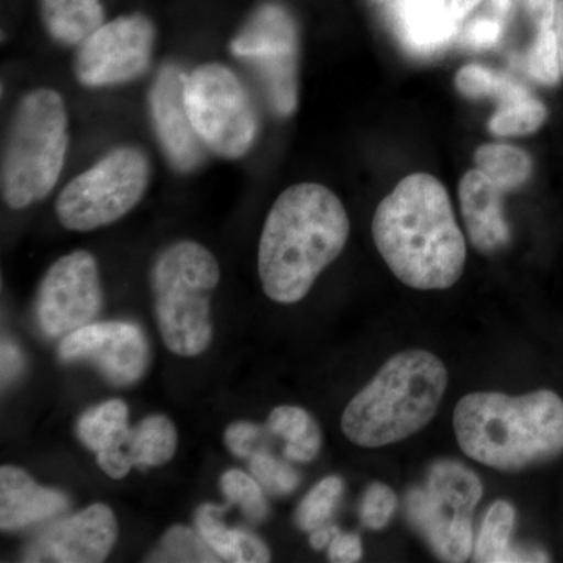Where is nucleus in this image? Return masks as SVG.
I'll return each instance as SVG.
<instances>
[{"mask_svg": "<svg viewBox=\"0 0 563 563\" xmlns=\"http://www.w3.org/2000/svg\"><path fill=\"white\" fill-rule=\"evenodd\" d=\"M228 507L203 504L196 510L195 523L206 542L220 555L222 562L265 563L272 561V553L262 539L244 529L228 528L221 515Z\"/></svg>", "mask_w": 563, "mask_h": 563, "instance_id": "nucleus-18", "label": "nucleus"}, {"mask_svg": "<svg viewBox=\"0 0 563 563\" xmlns=\"http://www.w3.org/2000/svg\"><path fill=\"white\" fill-rule=\"evenodd\" d=\"M47 33L65 46H80L106 20L101 0H41Z\"/></svg>", "mask_w": 563, "mask_h": 563, "instance_id": "nucleus-19", "label": "nucleus"}, {"mask_svg": "<svg viewBox=\"0 0 563 563\" xmlns=\"http://www.w3.org/2000/svg\"><path fill=\"white\" fill-rule=\"evenodd\" d=\"M515 526L512 504L496 501L492 504L477 542L474 544V561L484 563L548 562L542 551L517 550L510 544Z\"/></svg>", "mask_w": 563, "mask_h": 563, "instance_id": "nucleus-21", "label": "nucleus"}, {"mask_svg": "<svg viewBox=\"0 0 563 563\" xmlns=\"http://www.w3.org/2000/svg\"><path fill=\"white\" fill-rule=\"evenodd\" d=\"M506 192L501 185L477 168L470 169L459 185L466 233L473 246L483 254H495L510 243V228L503 209Z\"/></svg>", "mask_w": 563, "mask_h": 563, "instance_id": "nucleus-16", "label": "nucleus"}, {"mask_svg": "<svg viewBox=\"0 0 563 563\" xmlns=\"http://www.w3.org/2000/svg\"><path fill=\"white\" fill-rule=\"evenodd\" d=\"M69 146L68 113L57 91L27 92L14 109L2 154V198L13 210L43 201L60 179Z\"/></svg>", "mask_w": 563, "mask_h": 563, "instance_id": "nucleus-5", "label": "nucleus"}, {"mask_svg": "<svg viewBox=\"0 0 563 563\" xmlns=\"http://www.w3.org/2000/svg\"><path fill=\"white\" fill-rule=\"evenodd\" d=\"M376 2H387V0H376Z\"/></svg>", "mask_w": 563, "mask_h": 563, "instance_id": "nucleus-44", "label": "nucleus"}, {"mask_svg": "<svg viewBox=\"0 0 563 563\" xmlns=\"http://www.w3.org/2000/svg\"><path fill=\"white\" fill-rule=\"evenodd\" d=\"M410 523L446 562L468 561L473 551V515L435 498L428 488H413L406 499Z\"/></svg>", "mask_w": 563, "mask_h": 563, "instance_id": "nucleus-15", "label": "nucleus"}, {"mask_svg": "<svg viewBox=\"0 0 563 563\" xmlns=\"http://www.w3.org/2000/svg\"><path fill=\"white\" fill-rule=\"evenodd\" d=\"M454 431L473 461L499 472H521L563 453V399L550 390L470 393L455 407Z\"/></svg>", "mask_w": 563, "mask_h": 563, "instance_id": "nucleus-3", "label": "nucleus"}, {"mask_svg": "<svg viewBox=\"0 0 563 563\" xmlns=\"http://www.w3.org/2000/svg\"><path fill=\"white\" fill-rule=\"evenodd\" d=\"M220 265L202 244H169L152 266L154 310L163 343L180 357H196L210 346L211 296L220 284Z\"/></svg>", "mask_w": 563, "mask_h": 563, "instance_id": "nucleus-6", "label": "nucleus"}, {"mask_svg": "<svg viewBox=\"0 0 563 563\" xmlns=\"http://www.w3.org/2000/svg\"><path fill=\"white\" fill-rule=\"evenodd\" d=\"M455 87L465 98L496 99L499 107L509 106V103L532 96V92L525 85L518 84L507 74L481 65L463 66L455 76Z\"/></svg>", "mask_w": 563, "mask_h": 563, "instance_id": "nucleus-27", "label": "nucleus"}, {"mask_svg": "<svg viewBox=\"0 0 563 563\" xmlns=\"http://www.w3.org/2000/svg\"><path fill=\"white\" fill-rule=\"evenodd\" d=\"M529 76L544 87H554L561 81L562 65L559 54L558 35L554 29L537 31L531 49L528 54Z\"/></svg>", "mask_w": 563, "mask_h": 563, "instance_id": "nucleus-32", "label": "nucleus"}, {"mask_svg": "<svg viewBox=\"0 0 563 563\" xmlns=\"http://www.w3.org/2000/svg\"><path fill=\"white\" fill-rule=\"evenodd\" d=\"M373 239L391 273L415 290H446L461 279L466 242L442 181L404 177L377 207Z\"/></svg>", "mask_w": 563, "mask_h": 563, "instance_id": "nucleus-1", "label": "nucleus"}, {"mask_svg": "<svg viewBox=\"0 0 563 563\" xmlns=\"http://www.w3.org/2000/svg\"><path fill=\"white\" fill-rule=\"evenodd\" d=\"M399 20L404 41L418 52L442 46L457 25L446 0H404Z\"/></svg>", "mask_w": 563, "mask_h": 563, "instance_id": "nucleus-20", "label": "nucleus"}, {"mask_svg": "<svg viewBox=\"0 0 563 563\" xmlns=\"http://www.w3.org/2000/svg\"><path fill=\"white\" fill-rule=\"evenodd\" d=\"M220 485L231 506H239L251 523H262L266 520L269 514L268 503L262 485L254 476L240 470H229L222 474Z\"/></svg>", "mask_w": 563, "mask_h": 563, "instance_id": "nucleus-31", "label": "nucleus"}, {"mask_svg": "<svg viewBox=\"0 0 563 563\" xmlns=\"http://www.w3.org/2000/svg\"><path fill=\"white\" fill-rule=\"evenodd\" d=\"M501 32L499 21L492 20V18H477L468 25L466 41L472 46L483 49V47H492L493 44L498 43Z\"/></svg>", "mask_w": 563, "mask_h": 563, "instance_id": "nucleus-37", "label": "nucleus"}, {"mask_svg": "<svg viewBox=\"0 0 563 563\" xmlns=\"http://www.w3.org/2000/svg\"><path fill=\"white\" fill-rule=\"evenodd\" d=\"M555 35H558L559 54H561V65L563 74V0H558V11H555Z\"/></svg>", "mask_w": 563, "mask_h": 563, "instance_id": "nucleus-42", "label": "nucleus"}, {"mask_svg": "<svg viewBox=\"0 0 563 563\" xmlns=\"http://www.w3.org/2000/svg\"><path fill=\"white\" fill-rule=\"evenodd\" d=\"M151 166L139 147L121 146L74 177L55 202L63 228L90 232L135 209L150 185Z\"/></svg>", "mask_w": 563, "mask_h": 563, "instance_id": "nucleus-7", "label": "nucleus"}, {"mask_svg": "<svg viewBox=\"0 0 563 563\" xmlns=\"http://www.w3.org/2000/svg\"><path fill=\"white\" fill-rule=\"evenodd\" d=\"M448 388L446 366L428 351L393 355L347 404L344 435L362 448L402 442L435 417Z\"/></svg>", "mask_w": 563, "mask_h": 563, "instance_id": "nucleus-4", "label": "nucleus"}, {"mask_svg": "<svg viewBox=\"0 0 563 563\" xmlns=\"http://www.w3.org/2000/svg\"><path fill=\"white\" fill-rule=\"evenodd\" d=\"M526 13L537 31L554 29L558 0H523Z\"/></svg>", "mask_w": 563, "mask_h": 563, "instance_id": "nucleus-38", "label": "nucleus"}, {"mask_svg": "<svg viewBox=\"0 0 563 563\" xmlns=\"http://www.w3.org/2000/svg\"><path fill=\"white\" fill-rule=\"evenodd\" d=\"M185 74L176 65L158 70L150 91L151 120L166 158L179 173L202 165L203 144L192 128L184 99Z\"/></svg>", "mask_w": 563, "mask_h": 563, "instance_id": "nucleus-14", "label": "nucleus"}, {"mask_svg": "<svg viewBox=\"0 0 563 563\" xmlns=\"http://www.w3.org/2000/svg\"><path fill=\"white\" fill-rule=\"evenodd\" d=\"M298 49L295 18L277 2L258 5L231 41L233 57L254 69L280 117H290L298 106Z\"/></svg>", "mask_w": 563, "mask_h": 563, "instance_id": "nucleus-9", "label": "nucleus"}, {"mask_svg": "<svg viewBox=\"0 0 563 563\" xmlns=\"http://www.w3.org/2000/svg\"><path fill=\"white\" fill-rule=\"evenodd\" d=\"M426 488L435 498L466 515H473L484 493L479 477L462 463L453 461L437 462L429 472Z\"/></svg>", "mask_w": 563, "mask_h": 563, "instance_id": "nucleus-25", "label": "nucleus"}, {"mask_svg": "<svg viewBox=\"0 0 563 563\" xmlns=\"http://www.w3.org/2000/svg\"><path fill=\"white\" fill-rule=\"evenodd\" d=\"M250 466L252 476L262 485L263 490L274 496L290 495L301 484V476L292 466L265 451L252 455Z\"/></svg>", "mask_w": 563, "mask_h": 563, "instance_id": "nucleus-33", "label": "nucleus"}, {"mask_svg": "<svg viewBox=\"0 0 563 563\" xmlns=\"http://www.w3.org/2000/svg\"><path fill=\"white\" fill-rule=\"evenodd\" d=\"M328 548L331 562L351 563L362 559V540L357 533L339 531Z\"/></svg>", "mask_w": 563, "mask_h": 563, "instance_id": "nucleus-36", "label": "nucleus"}, {"mask_svg": "<svg viewBox=\"0 0 563 563\" xmlns=\"http://www.w3.org/2000/svg\"><path fill=\"white\" fill-rule=\"evenodd\" d=\"M396 504L398 499L388 485L380 483L369 485L361 507L362 525L372 531H383L390 523Z\"/></svg>", "mask_w": 563, "mask_h": 563, "instance_id": "nucleus-34", "label": "nucleus"}, {"mask_svg": "<svg viewBox=\"0 0 563 563\" xmlns=\"http://www.w3.org/2000/svg\"><path fill=\"white\" fill-rule=\"evenodd\" d=\"M146 562H222L220 555L206 542L201 532L187 526H174L162 537Z\"/></svg>", "mask_w": 563, "mask_h": 563, "instance_id": "nucleus-28", "label": "nucleus"}, {"mask_svg": "<svg viewBox=\"0 0 563 563\" xmlns=\"http://www.w3.org/2000/svg\"><path fill=\"white\" fill-rule=\"evenodd\" d=\"M103 292L98 262L87 251L63 255L44 274L36 299L41 331L60 339L95 322L101 313Z\"/></svg>", "mask_w": 563, "mask_h": 563, "instance_id": "nucleus-11", "label": "nucleus"}, {"mask_svg": "<svg viewBox=\"0 0 563 563\" xmlns=\"http://www.w3.org/2000/svg\"><path fill=\"white\" fill-rule=\"evenodd\" d=\"M63 362H90L118 387L136 384L147 372L151 351L146 336L133 322H91L63 336Z\"/></svg>", "mask_w": 563, "mask_h": 563, "instance_id": "nucleus-12", "label": "nucleus"}, {"mask_svg": "<svg viewBox=\"0 0 563 563\" xmlns=\"http://www.w3.org/2000/svg\"><path fill=\"white\" fill-rule=\"evenodd\" d=\"M514 0H493V9L498 11L499 16L509 13Z\"/></svg>", "mask_w": 563, "mask_h": 563, "instance_id": "nucleus-43", "label": "nucleus"}, {"mask_svg": "<svg viewBox=\"0 0 563 563\" xmlns=\"http://www.w3.org/2000/svg\"><path fill=\"white\" fill-rule=\"evenodd\" d=\"M481 2H483V0H451V13H453L455 21H462L463 18L468 16Z\"/></svg>", "mask_w": 563, "mask_h": 563, "instance_id": "nucleus-41", "label": "nucleus"}, {"mask_svg": "<svg viewBox=\"0 0 563 563\" xmlns=\"http://www.w3.org/2000/svg\"><path fill=\"white\" fill-rule=\"evenodd\" d=\"M262 428L250 421H236L232 422L228 429H225V444L228 450L231 451L236 457H252L257 450L255 444H258L262 439Z\"/></svg>", "mask_w": 563, "mask_h": 563, "instance_id": "nucleus-35", "label": "nucleus"}, {"mask_svg": "<svg viewBox=\"0 0 563 563\" xmlns=\"http://www.w3.org/2000/svg\"><path fill=\"white\" fill-rule=\"evenodd\" d=\"M547 120V107L532 95L509 106L498 107L488 121V131L495 136L531 135L539 131Z\"/></svg>", "mask_w": 563, "mask_h": 563, "instance_id": "nucleus-29", "label": "nucleus"}, {"mask_svg": "<svg viewBox=\"0 0 563 563\" xmlns=\"http://www.w3.org/2000/svg\"><path fill=\"white\" fill-rule=\"evenodd\" d=\"M350 229L343 202L324 185L303 181L282 191L258 243L265 295L279 303L306 298L314 280L342 254Z\"/></svg>", "mask_w": 563, "mask_h": 563, "instance_id": "nucleus-2", "label": "nucleus"}, {"mask_svg": "<svg viewBox=\"0 0 563 563\" xmlns=\"http://www.w3.org/2000/svg\"><path fill=\"white\" fill-rule=\"evenodd\" d=\"M155 27L141 13L103 22L79 46L74 62L77 80L85 87H113L139 79L152 62Z\"/></svg>", "mask_w": 563, "mask_h": 563, "instance_id": "nucleus-10", "label": "nucleus"}, {"mask_svg": "<svg viewBox=\"0 0 563 563\" xmlns=\"http://www.w3.org/2000/svg\"><path fill=\"white\" fill-rule=\"evenodd\" d=\"M118 540V521L106 504H92L81 512L46 529L22 554L24 562L99 563L109 558Z\"/></svg>", "mask_w": 563, "mask_h": 563, "instance_id": "nucleus-13", "label": "nucleus"}, {"mask_svg": "<svg viewBox=\"0 0 563 563\" xmlns=\"http://www.w3.org/2000/svg\"><path fill=\"white\" fill-rule=\"evenodd\" d=\"M22 355L10 340L2 342V383H11L22 369Z\"/></svg>", "mask_w": 563, "mask_h": 563, "instance_id": "nucleus-39", "label": "nucleus"}, {"mask_svg": "<svg viewBox=\"0 0 563 563\" xmlns=\"http://www.w3.org/2000/svg\"><path fill=\"white\" fill-rule=\"evenodd\" d=\"M185 107L206 150L239 161L254 146L257 113L243 81L220 63H206L185 76Z\"/></svg>", "mask_w": 563, "mask_h": 563, "instance_id": "nucleus-8", "label": "nucleus"}, {"mask_svg": "<svg viewBox=\"0 0 563 563\" xmlns=\"http://www.w3.org/2000/svg\"><path fill=\"white\" fill-rule=\"evenodd\" d=\"M474 163L485 176L512 191L531 179L533 165L528 152L512 144H484L474 152Z\"/></svg>", "mask_w": 563, "mask_h": 563, "instance_id": "nucleus-26", "label": "nucleus"}, {"mask_svg": "<svg viewBox=\"0 0 563 563\" xmlns=\"http://www.w3.org/2000/svg\"><path fill=\"white\" fill-rule=\"evenodd\" d=\"M269 432L287 442L284 454L288 461L309 463L320 454L322 435L312 415L301 407L279 406L268 418Z\"/></svg>", "mask_w": 563, "mask_h": 563, "instance_id": "nucleus-23", "label": "nucleus"}, {"mask_svg": "<svg viewBox=\"0 0 563 563\" xmlns=\"http://www.w3.org/2000/svg\"><path fill=\"white\" fill-rule=\"evenodd\" d=\"M177 429L168 417L152 415L132 429L128 453L133 466L152 468L173 461L177 451Z\"/></svg>", "mask_w": 563, "mask_h": 563, "instance_id": "nucleus-24", "label": "nucleus"}, {"mask_svg": "<svg viewBox=\"0 0 563 563\" xmlns=\"http://www.w3.org/2000/svg\"><path fill=\"white\" fill-rule=\"evenodd\" d=\"M343 481L339 476H329L320 481L299 504L296 525L301 531L313 532L328 523L342 498Z\"/></svg>", "mask_w": 563, "mask_h": 563, "instance_id": "nucleus-30", "label": "nucleus"}, {"mask_svg": "<svg viewBox=\"0 0 563 563\" xmlns=\"http://www.w3.org/2000/svg\"><path fill=\"white\" fill-rule=\"evenodd\" d=\"M69 499L55 488L41 487L18 466L0 468V528L18 531L49 520L68 509Z\"/></svg>", "mask_w": 563, "mask_h": 563, "instance_id": "nucleus-17", "label": "nucleus"}, {"mask_svg": "<svg viewBox=\"0 0 563 563\" xmlns=\"http://www.w3.org/2000/svg\"><path fill=\"white\" fill-rule=\"evenodd\" d=\"M336 532H339V528H335V526H321V528L314 529L312 536H310V544H312L313 550H322V548L331 544Z\"/></svg>", "mask_w": 563, "mask_h": 563, "instance_id": "nucleus-40", "label": "nucleus"}, {"mask_svg": "<svg viewBox=\"0 0 563 563\" xmlns=\"http://www.w3.org/2000/svg\"><path fill=\"white\" fill-rule=\"evenodd\" d=\"M131 432L129 407L121 399H110L91 407L77 422L80 442L96 454L128 450Z\"/></svg>", "mask_w": 563, "mask_h": 563, "instance_id": "nucleus-22", "label": "nucleus"}]
</instances>
